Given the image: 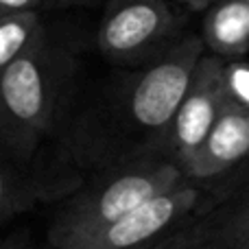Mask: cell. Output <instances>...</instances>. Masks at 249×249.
<instances>
[{"label":"cell","mask_w":249,"mask_h":249,"mask_svg":"<svg viewBox=\"0 0 249 249\" xmlns=\"http://www.w3.org/2000/svg\"><path fill=\"white\" fill-rule=\"evenodd\" d=\"M203 53L199 35L179 33L153 61L118 72L86 105L77 101L66 129L70 162L96 171L144 149L164 146L171 118Z\"/></svg>","instance_id":"6da1fadb"},{"label":"cell","mask_w":249,"mask_h":249,"mask_svg":"<svg viewBox=\"0 0 249 249\" xmlns=\"http://www.w3.org/2000/svg\"><path fill=\"white\" fill-rule=\"evenodd\" d=\"M77 51L46 31L0 77V140L16 153L46 160L48 138L66 133L81 96Z\"/></svg>","instance_id":"7a4b0ae2"},{"label":"cell","mask_w":249,"mask_h":249,"mask_svg":"<svg viewBox=\"0 0 249 249\" xmlns=\"http://www.w3.org/2000/svg\"><path fill=\"white\" fill-rule=\"evenodd\" d=\"M184 177L181 162L164 146L144 149L96 168L90 179H81L66 195L48 225V243L53 249H72Z\"/></svg>","instance_id":"3957f363"},{"label":"cell","mask_w":249,"mask_h":249,"mask_svg":"<svg viewBox=\"0 0 249 249\" xmlns=\"http://www.w3.org/2000/svg\"><path fill=\"white\" fill-rule=\"evenodd\" d=\"M232 199V186L219 181H197L184 177L175 186L149 197L92 234L72 249H138L162 241L190 219L214 210Z\"/></svg>","instance_id":"277c9868"},{"label":"cell","mask_w":249,"mask_h":249,"mask_svg":"<svg viewBox=\"0 0 249 249\" xmlns=\"http://www.w3.org/2000/svg\"><path fill=\"white\" fill-rule=\"evenodd\" d=\"M179 26L168 0H105L96 46L109 64L138 68L162 55L177 39Z\"/></svg>","instance_id":"5b68a950"},{"label":"cell","mask_w":249,"mask_h":249,"mask_svg":"<svg viewBox=\"0 0 249 249\" xmlns=\"http://www.w3.org/2000/svg\"><path fill=\"white\" fill-rule=\"evenodd\" d=\"M221 61L223 59L210 53L199 57L188 88L168 124L164 149L181 164L201 144L225 105L221 94Z\"/></svg>","instance_id":"8992f818"},{"label":"cell","mask_w":249,"mask_h":249,"mask_svg":"<svg viewBox=\"0 0 249 249\" xmlns=\"http://www.w3.org/2000/svg\"><path fill=\"white\" fill-rule=\"evenodd\" d=\"M79 184L81 177L68 166L24 158L0 140V225L37 201L66 197Z\"/></svg>","instance_id":"52a82bcc"},{"label":"cell","mask_w":249,"mask_h":249,"mask_svg":"<svg viewBox=\"0 0 249 249\" xmlns=\"http://www.w3.org/2000/svg\"><path fill=\"white\" fill-rule=\"evenodd\" d=\"M249 151V109L223 105L219 118L195 153L181 164L186 177L197 181H219L243 166Z\"/></svg>","instance_id":"ba28073f"},{"label":"cell","mask_w":249,"mask_h":249,"mask_svg":"<svg viewBox=\"0 0 249 249\" xmlns=\"http://www.w3.org/2000/svg\"><path fill=\"white\" fill-rule=\"evenodd\" d=\"M249 212L245 197L234 203L232 199L206 214L190 219L188 223L179 225L175 232L164 236L155 249H223L238 225L247 223Z\"/></svg>","instance_id":"9c48e42d"},{"label":"cell","mask_w":249,"mask_h":249,"mask_svg":"<svg viewBox=\"0 0 249 249\" xmlns=\"http://www.w3.org/2000/svg\"><path fill=\"white\" fill-rule=\"evenodd\" d=\"M201 24V44L219 59H241L249 48V2L214 0L210 2Z\"/></svg>","instance_id":"30bf717a"},{"label":"cell","mask_w":249,"mask_h":249,"mask_svg":"<svg viewBox=\"0 0 249 249\" xmlns=\"http://www.w3.org/2000/svg\"><path fill=\"white\" fill-rule=\"evenodd\" d=\"M39 11H20L0 16V77L46 33Z\"/></svg>","instance_id":"8fae6325"},{"label":"cell","mask_w":249,"mask_h":249,"mask_svg":"<svg viewBox=\"0 0 249 249\" xmlns=\"http://www.w3.org/2000/svg\"><path fill=\"white\" fill-rule=\"evenodd\" d=\"M221 94L230 107L249 109V66L245 57L221 61Z\"/></svg>","instance_id":"7c38bea8"},{"label":"cell","mask_w":249,"mask_h":249,"mask_svg":"<svg viewBox=\"0 0 249 249\" xmlns=\"http://www.w3.org/2000/svg\"><path fill=\"white\" fill-rule=\"evenodd\" d=\"M44 0H0V16L20 11H39Z\"/></svg>","instance_id":"4fadbf2b"},{"label":"cell","mask_w":249,"mask_h":249,"mask_svg":"<svg viewBox=\"0 0 249 249\" xmlns=\"http://www.w3.org/2000/svg\"><path fill=\"white\" fill-rule=\"evenodd\" d=\"M223 249H249V221L238 225V230L230 236V241L225 243Z\"/></svg>","instance_id":"5bb4252c"},{"label":"cell","mask_w":249,"mask_h":249,"mask_svg":"<svg viewBox=\"0 0 249 249\" xmlns=\"http://www.w3.org/2000/svg\"><path fill=\"white\" fill-rule=\"evenodd\" d=\"M173 2H177L184 9H190V11H203V9L210 2H214V0H173Z\"/></svg>","instance_id":"9a60e30c"},{"label":"cell","mask_w":249,"mask_h":249,"mask_svg":"<svg viewBox=\"0 0 249 249\" xmlns=\"http://www.w3.org/2000/svg\"><path fill=\"white\" fill-rule=\"evenodd\" d=\"M57 7H92V4H99L103 0H51Z\"/></svg>","instance_id":"2e32d148"},{"label":"cell","mask_w":249,"mask_h":249,"mask_svg":"<svg viewBox=\"0 0 249 249\" xmlns=\"http://www.w3.org/2000/svg\"><path fill=\"white\" fill-rule=\"evenodd\" d=\"M0 249H31V247H24V245H9V247H0Z\"/></svg>","instance_id":"e0dca14e"},{"label":"cell","mask_w":249,"mask_h":249,"mask_svg":"<svg viewBox=\"0 0 249 249\" xmlns=\"http://www.w3.org/2000/svg\"><path fill=\"white\" fill-rule=\"evenodd\" d=\"M160 243V241H158ZM158 243H151V245H144V247H138V249H155V245H158Z\"/></svg>","instance_id":"ac0fdd59"},{"label":"cell","mask_w":249,"mask_h":249,"mask_svg":"<svg viewBox=\"0 0 249 249\" xmlns=\"http://www.w3.org/2000/svg\"><path fill=\"white\" fill-rule=\"evenodd\" d=\"M243 2H249V0H243Z\"/></svg>","instance_id":"d6986e66"},{"label":"cell","mask_w":249,"mask_h":249,"mask_svg":"<svg viewBox=\"0 0 249 249\" xmlns=\"http://www.w3.org/2000/svg\"><path fill=\"white\" fill-rule=\"evenodd\" d=\"M103 2H105V0H103Z\"/></svg>","instance_id":"ffe728a7"}]
</instances>
